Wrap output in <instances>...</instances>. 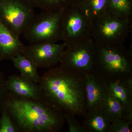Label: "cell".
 <instances>
[{"mask_svg": "<svg viewBox=\"0 0 132 132\" xmlns=\"http://www.w3.org/2000/svg\"><path fill=\"white\" fill-rule=\"evenodd\" d=\"M43 11L35 15L23 35L31 43H57L62 41L61 18L62 10Z\"/></svg>", "mask_w": 132, "mask_h": 132, "instance_id": "cell-5", "label": "cell"}, {"mask_svg": "<svg viewBox=\"0 0 132 132\" xmlns=\"http://www.w3.org/2000/svg\"><path fill=\"white\" fill-rule=\"evenodd\" d=\"M111 0H75L73 4L93 22L108 11Z\"/></svg>", "mask_w": 132, "mask_h": 132, "instance_id": "cell-15", "label": "cell"}, {"mask_svg": "<svg viewBox=\"0 0 132 132\" xmlns=\"http://www.w3.org/2000/svg\"><path fill=\"white\" fill-rule=\"evenodd\" d=\"M93 72L107 82L132 78L131 53L122 45L95 43Z\"/></svg>", "mask_w": 132, "mask_h": 132, "instance_id": "cell-3", "label": "cell"}, {"mask_svg": "<svg viewBox=\"0 0 132 132\" xmlns=\"http://www.w3.org/2000/svg\"><path fill=\"white\" fill-rule=\"evenodd\" d=\"M6 80L3 73L0 70V114L5 106L8 92L6 86Z\"/></svg>", "mask_w": 132, "mask_h": 132, "instance_id": "cell-23", "label": "cell"}, {"mask_svg": "<svg viewBox=\"0 0 132 132\" xmlns=\"http://www.w3.org/2000/svg\"><path fill=\"white\" fill-rule=\"evenodd\" d=\"M35 15L34 7L27 0H0V20L18 37Z\"/></svg>", "mask_w": 132, "mask_h": 132, "instance_id": "cell-6", "label": "cell"}, {"mask_svg": "<svg viewBox=\"0 0 132 132\" xmlns=\"http://www.w3.org/2000/svg\"><path fill=\"white\" fill-rule=\"evenodd\" d=\"M109 89L120 102L124 108L125 120L132 122V92L126 86L123 80L108 82Z\"/></svg>", "mask_w": 132, "mask_h": 132, "instance_id": "cell-14", "label": "cell"}, {"mask_svg": "<svg viewBox=\"0 0 132 132\" xmlns=\"http://www.w3.org/2000/svg\"><path fill=\"white\" fill-rule=\"evenodd\" d=\"M11 60L21 76L33 82H39L41 76L38 73L37 68L29 59L20 53Z\"/></svg>", "mask_w": 132, "mask_h": 132, "instance_id": "cell-16", "label": "cell"}, {"mask_svg": "<svg viewBox=\"0 0 132 132\" xmlns=\"http://www.w3.org/2000/svg\"><path fill=\"white\" fill-rule=\"evenodd\" d=\"M43 99L64 113H87L84 74L60 65L49 69L39 83Z\"/></svg>", "mask_w": 132, "mask_h": 132, "instance_id": "cell-1", "label": "cell"}, {"mask_svg": "<svg viewBox=\"0 0 132 132\" xmlns=\"http://www.w3.org/2000/svg\"><path fill=\"white\" fill-rule=\"evenodd\" d=\"M20 132H57L64 126V112L42 98H21L8 93L4 106Z\"/></svg>", "mask_w": 132, "mask_h": 132, "instance_id": "cell-2", "label": "cell"}, {"mask_svg": "<svg viewBox=\"0 0 132 132\" xmlns=\"http://www.w3.org/2000/svg\"><path fill=\"white\" fill-rule=\"evenodd\" d=\"M82 126L86 132H108L111 122L102 107L87 111Z\"/></svg>", "mask_w": 132, "mask_h": 132, "instance_id": "cell-13", "label": "cell"}, {"mask_svg": "<svg viewBox=\"0 0 132 132\" xmlns=\"http://www.w3.org/2000/svg\"><path fill=\"white\" fill-rule=\"evenodd\" d=\"M94 46L92 38L67 44L60 65L83 74L93 72Z\"/></svg>", "mask_w": 132, "mask_h": 132, "instance_id": "cell-8", "label": "cell"}, {"mask_svg": "<svg viewBox=\"0 0 132 132\" xmlns=\"http://www.w3.org/2000/svg\"><path fill=\"white\" fill-rule=\"evenodd\" d=\"M65 47L64 43H31L24 46L21 53L29 59L37 68L49 69L60 63Z\"/></svg>", "mask_w": 132, "mask_h": 132, "instance_id": "cell-9", "label": "cell"}, {"mask_svg": "<svg viewBox=\"0 0 132 132\" xmlns=\"http://www.w3.org/2000/svg\"><path fill=\"white\" fill-rule=\"evenodd\" d=\"M131 124L125 120H118L111 123L108 132H131Z\"/></svg>", "mask_w": 132, "mask_h": 132, "instance_id": "cell-21", "label": "cell"}, {"mask_svg": "<svg viewBox=\"0 0 132 132\" xmlns=\"http://www.w3.org/2000/svg\"><path fill=\"white\" fill-rule=\"evenodd\" d=\"M25 45L0 20V61L11 60L21 52Z\"/></svg>", "mask_w": 132, "mask_h": 132, "instance_id": "cell-12", "label": "cell"}, {"mask_svg": "<svg viewBox=\"0 0 132 132\" xmlns=\"http://www.w3.org/2000/svg\"><path fill=\"white\" fill-rule=\"evenodd\" d=\"M108 12L120 18L131 19L132 0H111Z\"/></svg>", "mask_w": 132, "mask_h": 132, "instance_id": "cell-19", "label": "cell"}, {"mask_svg": "<svg viewBox=\"0 0 132 132\" xmlns=\"http://www.w3.org/2000/svg\"><path fill=\"white\" fill-rule=\"evenodd\" d=\"M65 120L68 124L69 132H86L85 129L80 123L75 118L73 114L64 113Z\"/></svg>", "mask_w": 132, "mask_h": 132, "instance_id": "cell-22", "label": "cell"}, {"mask_svg": "<svg viewBox=\"0 0 132 132\" xmlns=\"http://www.w3.org/2000/svg\"><path fill=\"white\" fill-rule=\"evenodd\" d=\"M131 22V19L120 18L107 11L92 22L91 38L98 45H122L129 34Z\"/></svg>", "mask_w": 132, "mask_h": 132, "instance_id": "cell-4", "label": "cell"}, {"mask_svg": "<svg viewBox=\"0 0 132 132\" xmlns=\"http://www.w3.org/2000/svg\"><path fill=\"white\" fill-rule=\"evenodd\" d=\"M84 75L87 112L94 109L102 108L108 90V82L93 72Z\"/></svg>", "mask_w": 132, "mask_h": 132, "instance_id": "cell-10", "label": "cell"}, {"mask_svg": "<svg viewBox=\"0 0 132 132\" xmlns=\"http://www.w3.org/2000/svg\"><path fill=\"white\" fill-rule=\"evenodd\" d=\"M34 7L43 11L55 12L72 5L75 0H27Z\"/></svg>", "mask_w": 132, "mask_h": 132, "instance_id": "cell-18", "label": "cell"}, {"mask_svg": "<svg viewBox=\"0 0 132 132\" xmlns=\"http://www.w3.org/2000/svg\"><path fill=\"white\" fill-rule=\"evenodd\" d=\"M102 108L108 115L111 123L118 120H125L123 105L109 88L103 101Z\"/></svg>", "mask_w": 132, "mask_h": 132, "instance_id": "cell-17", "label": "cell"}, {"mask_svg": "<svg viewBox=\"0 0 132 132\" xmlns=\"http://www.w3.org/2000/svg\"><path fill=\"white\" fill-rule=\"evenodd\" d=\"M0 115V132H20L5 107Z\"/></svg>", "mask_w": 132, "mask_h": 132, "instance_id": "cell-20", "label": "cell"}, {"mask_svg": "<svg viewBox=\"0 0 132 132\" xmlns=\"http://www.w3.org/2000/svg\"><path fill=\"white\" fill-rule=\"evenodd\" d=\"M8 92L15 97L27 99L39 100L42 98L39 83L23 78L21 75H13L6 80Z\"/></svg>", "mask_w": 132, "mask_h": 132, "instance_id": "cell-11", "label": "cell"}, {"mask_svg": "<svg viewBox=\"0 0 132 132\" xmlns=\"http://www.w3.org/2000/svg\"><path fill=\"white\" fill-rule=\"evenodd\" d=\"M92 22L75 4L62 10L61 26L62 41L66 45L91 38Z\"/></svg>", "mask_w": 132, "mask_h": 132, "instance_id": "cell-7", "label": "cell"}]
</instances>
